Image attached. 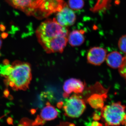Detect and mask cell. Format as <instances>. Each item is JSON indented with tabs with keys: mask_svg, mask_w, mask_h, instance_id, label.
Segmentation results:
<instances>
[{
	"mask_svg": "<svg viewBox=\"0 0 126 126\" xmlns=\"http://www.w3.org/2000/svg\"><path fill=\"white\" fill-rule=\"evenodd\" d=\"M38 41L47 53H62L68 41V31L55 18L42 22L36 32Z\"/></svg>",
	"mask_w": 126,
	"mask_h": 126,
	"instance_id": "1",
	"label": "cell"
},
{
	"mask_svg": "<svg viewBox=\"0 0 126 126\" xmlns=\"http://www.w3.org/2000/svg\"><path fill=\"white\" fill-rule=\"evenodd\" d=\"M0 74L4 78L5 84L15 91L27 90L32 79L31 64L19 60L11 64H5L0 70Z\"/></svg>",
	"mask_w": 126,
	"mask_h": 126,
	"instance_id": "2",
	"label": "cell"
},
{
	"mask_svg": "<svg viewBox=\"0 0 126 126\" xmlns=\"http://www.w3.org/2000/svg\"><path fill=\"white\" fill-rule=\"evenodd\" d=\"M126 107L120 102L104 106L101 110V116L105 126L123 125L126 113Z\"/></svg>",
	"mask_w": 126,
	"mask_h": 126,
	"instance_id": "3",
	"label": "cell"
},
{
	"mask_svg": "<svg viewBox=\"0 0 126 126\" xmlns=\"http://www.w3.org/2000/svg\"><path fill=\"white\" fill-rule=\"evenodd\" d=\"M12 7L29 16L41 19V9L45 0H5Z\"/></svg>",
	"mask_w": 126,
	"mask_h": 126,
	"instance_id": "4",
	"label": "cell"
},
{
	"mask_svg": "<svg viewBox=\"0 0 126 126\" xmlns=\"http://www.w3.org/2000/svg\"><path fill=\"white\" fill-rule=\"evenodd\" d=\"M86 107L84 100L78 94H74L65 101L63 104V109L66 116L76 118L83 113Z\"/></svg>",
	"mask_w": 126,
	"mask_h": 126,
	"instance_id": "5",
	"label": "cell"
},
{
	"mask_svg": "<svg viewBox=\"0 0 126 126\" xmlns=\"http://www.w3.org/2000/svg\"><path fill=\"white\" fill-rule=\"evenodd\" d=\"M56 20L58 23L64 27L72 26L75 23L76 16L73 11L66 4L61 10L58 12Z\"/></svg>",
	"mask_w": 126,
	"mask_h": 126,
	"instance_id": "6",
	"label": "cell"
},
{
	"mask_svg": "<svg viewBox=\"0 0 126 126\" xmlns=\"http://www.w3.org/2000/svg\"><path fill=\"white\" fill-rule=\"evenodd\" d=\"M85 86L83 82L78 79L71 78L65 81L63 86L64 97H68L70 94L74 93L79 94L83 92Z\"/></svg>",
	"mask_w": 126,
	"mask_h": 126,
	"instance_id": "7",
	"label": "cell"
},
{
	"mask_svg": "<svg viewBox=\"0 0 126 126\" xmlns=\"http://www.w3.org/2000/svg\"><path fill=\"white\" fill-rule=\"evenodd\" d=\"M107 51L100 47L91 48L88 52L87 60L88 63L95 65H101L106 60Z\"/></svg>",
	"mask_w": 126,
	"mask_h": 126,
	"instance_id": "8",
	"label": "cell"
},
{
	"mask_svg": "<svg viewBox=\"0 0 126 126\" xmlns=\"http://www.w3.org/2000/svg\"><path fill=\"white\" fill-rule=\"evenodd\" d=\"M58 115L57 109L49 102H47L46 106L41 111L39 117L36 119V121L39 124L43 125L45 122L55 119Z\"/></svg>",
	"mask_w": 126,
	"mask_h": 126,
	"instance_id": "9",
	"label": "cell"
},
{
	"mask_svg": "<svg viewBox=\"0 0 126 126\" xmlns=\"http://www.w3.org/2000/svg\"><path fill=\"white\" fill-rule=\"evenodd\" d=\"M124 56L117 51H113L107 55L106 63L110 67L112 68H119L124 60Z\"/></svg>",
	"mask_w": 126,
	"mask_h": 126,
	"instance_id": "10",
	"label": "cell"
},
{
	"mask_svg": "<svg viewBox=\"0 0 126 126\" xmlns=\"http://www.w3.org/2000/svg\"><path fill=\"white\" fill-rule=\"evenodd\" d=\"M84 31L82 30H75L72 32L68 36V41L71 46H79L84 42Z\"/></svg>",
	"mask_w": 126,
	"mask_h": 126,
	"instance_id": "11",
	"label": "cell"
},
{
	"mask_svg": "<svg viewBox=\"0 0 126 126\" xmlns=\"http://www.w3.org/2000/svg\"><path fill=\"white\" fill-rule=\"evenodd\" d=\"M104 94H93L87 99V101L93 108L102 109L104 107Z\"/></svg>",
	"mask_w": 126,
	"mask_h": 126,
	"instance_id": "12",
	"label": "cell"
},
{
	"mask_svg": "<svg viewBox=\"0 0 126 126\" xmlns=\"http://www.w3.org/2000/svg\"><path fill=\"white\" fill-rule=\"evenodd\" d=\"M68 5L71 9L78 10L83 7L84 2L83 0H69Z\"/></svg>",
	"mask_w": 126,
	"mask_h": 126,
	"instance_id": "13",
	"label": "cell"
},
{
	"mask_svg": "<svg viewBox=\"0 0 126 126\" xmlns=\"http://www.w3.org/2000/svg\"><path fill=\"white\" fill-rule=\"evenodd\" d=\"M118 46L120 50L126 54V35L122 36L119 39Z\"/></svg>",
	"mask_w": 126,
	"mask_h": 126,
	"instance_id": "14",
	"label": "cell"
},
{
	"mask_svg": "<svg viewBox=\"0 0 126 126\" xmlns=\"http://www.w3.org/2000/svg\"><path fill=\"white\" fill-rule=\"evenodd\" d=\"M119 71L121 75L126 80V54L124 56L123 63L119 68Z\"/></svg>",
	"mask_w": 126,
	"mask_h": 126,
	"instance_id": "15",
	"label": "cell"
},
{
	"mask_svg": "<svg viewBox=\"0 0 126 126\" xmlns=\"http://www.w3.org/2000/svg\"><path fill=\"white\" fill-rule=\"evenodd\" d=\"M57 126H76L73 123H70L67 122H61L60 123L59 125Z\"/></svg>",
	"mask_w": 126,
	"mask_h": 126,
	"instance_id": "16",
	"label": "cell"
},
{
	"mask_svg": "<svg viewBox=\"0 0 126 126\" xmlns=\"http://www.w3.org/2000/svg\"><path fill=\"white\" fill-rule=\"evenodd\" d=\"M93 124V126H102L101 124L97 122H94Z\"/></svg>",
	"mask_w": 126,
	"mask_h": 126,
	"instance_id": "17",
	"label": "cell"
},
{
	"mask_svg": "<svg viewBox=\"0 0 126 126\" xmlns=\"http://www.w3.org/2000/svg\"><path fill=\"white\" fill-rule=\"evenodd\" d=\"M2 40H1V38H0V50L1 48V46H2Z\"/></svg>",
	"mask_w": 126,
	"mask_h": 126,
	"instance_id": "18",
	"label": "cell"
},
{
	"mask_svg": "<svg viewBox=\"0 0 126 126\" xmlns=\"http://www.w3.org/2000/svg\"><path fill=\"white\" fill-rule=\"evenodd\" d=\"M123 125H125L126 126V115H125V118H124V123H123Z\"/></svg>",
	"mask_w": 126,
	"mask_h": 126,
	"instance_id": "19",
	"label": "cell"
}]
</instances>
